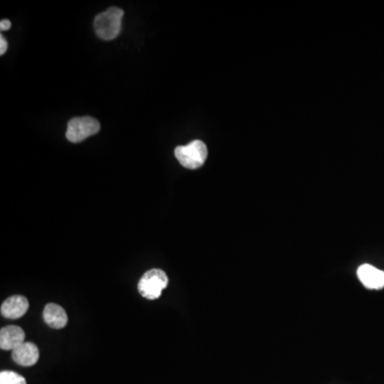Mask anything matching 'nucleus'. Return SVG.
Here are the masks:
<instances>
[{
	"instance_id": "nucleus-1",
	"label": "nucleus",
	"mask_w": 384,
	"mask_h": 384,
	"mask_svg": "<svg viewBox=\"0 0 384 384\" xmlns=\"http://www.w3.org/2000/svg\"><path fill=\"white\" fill-rule=\"evenodd\" d=\"M124 12L120 8H109L106 11L96 15L94 28L98 38L104 41H112L118 38L122 30V18Z\"/></svg>"
},
{
	"instance_id": "nucleus-2",
	"label": "nucleus",
	"mask_w": 384,
	"mask_h": 384,
	"mask_svg": "<svg viewBox=\"0 0 384 384\" xmlns=\"http://www.w3.org/2000/svg\"><path fill=\"white\" fill-rule=\"evenodd\" d=\"M169 284L167 273L161 269H151L139 281L138 291L145 299L155 300Z\"/></svg>"
},
{
	"instance_id": "nucleus-3",
	"label": "nucleus",
	"mask_w": 384,
	"mask_h": 384,
	"mask_svg": "<svg viewBox=\"0 0 384 384\" xmlns=\"http://www.w3.org/2000/svg\"><path fill=\"white\" fill-rule=\"evenodd\" d=\"M174 154L183 167L198 169L202 167L206 160L207 147L203 141L194 140L189 145L176 147Z\"/></svg>"
},
{
	"instance_id": "nucleus-4",
	"label": "nucleus",
	"mask_w": 384,
	"mask_h": 384,
	"mask_svg": "<svg viewBox=\"0 0 384 384\" xmlns=\"http://www.w3.org/2000/svg\"><path fill=\"white\" fill-rule=\"evenodd\" d=\"M100 124L91 117L74 118L69 121L67 128V139L69 143H78L86 140L100 131Z\"/></svg>"
},
{
	"instance_id": "nucleus-5",
	"label": "nucleus",
	"mask_w": 384,
	"mask_h": 384,
	"mask_svg": "<svg viewBox=\"0 0 384 384\" xmlns=\"http://www.w3.org/2000/svg\"><path fill=\"white\" fill-rule=\"evenodd\" d=\"M39 358H40V351L34 343H22L18 348L12 351V359L14 362L22 366H32L37 364Z\"/></svg>"
},
{
	"instance_id": "nucleus-6",
	"label": "nucleus",
	"mask_w": 384,
	"mask_h": 384,
	"mask_svg": "<svg viewBox=\"0 0 384 384\" xmlns=\"http://www.w3.org/2000/svg\"><path fill=\"white\" fill-rule=\"evenodd\" d=\"M358 278L369 289H381L384 287V271L369 264L359 267Z\"/></svg>"
},
{
	"instance_id": "nucleus-7",
	"label": "nucleus",
	"mask_w": 384,
	"mask_h": 384,
	"mask_svg": "<svg viewBox=\"0 0 384 384\" xmlns=\"http://www.w3.org/2000/svg\"><path fill=\"white\" fill-rule=\"evenodd\" d=\"M29 309V303L22 296H12L1 305V315L9 319L22 317Z\"/></svg>"
},
{
	"instance_id": "nucleus-8",
	"label": "nucleus",
	"mask_w": 384,
	"mask_h": 384,
	"mask_svg": "<svg viewBox=\"0 0 384 384\" xmlns=\"http://www.w3.org/2000/svg\"><path fill=\"white\" fill-rule=\"evenodd\" d=\"M25 343V332L18 326H8L0 331V348L12 350Z\"/></svg>"
},
{
	"instance_id": "nucleus-9",
	"label": "nucleus",
	"mask_w": 384,
	"mask_h": 384,
	"mask_svg": "<svg viewBox=\"0 0 384 384\" xmlns=\"http://www.w3.org/2000/svg\"><path fill=\"white\" fill-rule=\"evenodd\" d=\"M43 318L46 324L56 330L63 329L67 324V312L60 305H55V303H48L44 307Z\"/></svg>"
},
{
	"instance_id": "nucleus-10",
	"label": "nucleus",
	"mask_w": 384,
	"mask_h": 384,
	"mask_svg": "<svg viewBox=\"0 0 384 384\" xmlns=\"http://www.w3.org/2000/svg\"><path fill=\"white\" fill-rule=\"evenodd\" d=\"M0 384H27L22 376L14 371H1L0 373Z\"/></svg>"
},
{
	"instance_id": "nucleus-11",
	"label": "nucleus",
	"mask_w": 384,
	"mask_h": 384,
	"mask_svg": "<svg viewBox=\"0 0 384 384\" xmlns=\"http://www.w3.org/2000/svg\"><path fill=\"white\" fill-rule=\"evenodd\" d=\"M8 49V43L6 41V39L3 36L0 37V55H4V53L7 51Z\"/></svg>"
},
{
	"instance_id": "nucleus-12",
	"label": "nucleus",
	"mask_w": 384,
	"mask_h": 384,
	"mask_svg": "<svg viewBox=\"0 0 384 384\" xmlns=\"http://www.w3.org/2000/svg\"><path fill=\"white\" fill-rule=\"evenodd\" d=\"M11 28V22L9 20H3L0 22V29L1 32H7Z\"/></svg>"
}]
</instances>
